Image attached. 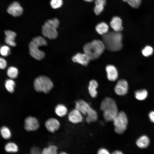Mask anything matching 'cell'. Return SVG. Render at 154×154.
Returning a JSON list of instances; mask_svg holds the SVG:
<instances>
[{
	"label": "cell",
	"instance_id": "obj_21",
	"mask_svg": "<svg viewBox=\"0 0 154 154\" xmlns=\"http://www.w3.org/2000/svg\"><path fill=\"white\" fill-rule=\"evenodd\" d=\"M109 27L106 23L102 22L97 25L96 30L99 34L104 35L108 32Z\"/></svg>",
	"mask_w": 154,
	"mask_h": 154
},
{
	"label": "cell",
	"instance_id": "obj_38",
	"mask_svg": "<svg viewBox=\"0 0 154 154\" xmlns=\"http://www.w3.org/2000/svg\"><path fill=\"white\" fill-rule=\"evenodd\" d=\"M149 116L151 121L154 123V111L150 112L149 114Z\"/></svg>",
	"mask_w": 154,
	"mask_h": 154
},
{
	"label": "cell",
	"instance_id": "obj_34",
	"mask_svg": "<svg viewBox=\"0 0 154 154\" xmlns=\"http://www.w3.org/2000/svg\"><path fill=\"white\" fill-rule=\"evenodd\" d=\"M7 66L6 61L4 58L0 57V69H4Z\"/></svg>",
	"mask_w": 154,
	"mask_h": 154
},
{
	"label": "cell",
	"instance_id": "obj_39",
	"mask_svg": "<svg viewBox=\"0 0 154 154\" xmlns=\"http://www.w3.org/2000/svg\"><path fill=\"white\" fill-rule=\"evenodd\" d=\"M113 154H122V153L118 150H116L114 151L112 153Z\"/></svg>",
	"mask_w": 154,
	"mask_h": 154
},
{
	"label": "cell",
	"instance_id": "obj_42",
	"mask_svg": "<svg viewBox=\"0 0 154 154\" xmlns=\"http://www.w3.org/2000/svg\"><path fill=\"white\" fill-rule=\"evenodd\" d=\"M123 1H125V2H127L128 1V0H122Z\"/></svg>",
	"mask_w": 154,
	"mask_h": 154
},
{
	"label": "cell",
	"instance_id": "obj_6",
	"mask_svg": "<svg viewBox=\"0 0 154 154\" xmlns=\"http://www.w3.org/2000/svg\"><path fill=\"white\" fill-rule=\"evenodd\" d=\"M34 86L35 90L37 92H42L46 94L51 90L53 87V84L48 77L40 76L35 80Z\"/></svg>",
	"mask_w": 154,
	"mask_h": 154
},
{
	"label": "cell",
	"instance_id": "obj_14",
	"mask_svg": "<svg viewBox=\"0 0 154 154\" xmlns=\"http://www.w3.org/2000/svg\"><path fill=\"white\" fill-rule=\"evenodd\" d=\"M69 121L73 123H77L82 122L83 117L81 113L76 109L72 110L68 114Z\"/></svg>",
	"mask_w": 154,
	"mask_h": 154
},
{
	"label": "cell",
	"instance_id": "obj_16",
	"mask_svg": "<svg viewBox=\"0 0 154 154\" xmlns=\"http://www.w3.org/2000/svg\"><path fill=\"white\" fill-rule=\"evenodd\" d=\"M122 24L121 19L117 16L114 17L110 23L111 28L116 32H120L122 30L123 28Z\"/></svg>",
	"mask_w": 154,
	"mask_h": 154
},
{
	"label": "cell",
	"instance_id": "obj_9",
	"mask_svg": "<svg viewBox=\"0 0 154 154\" xmlns=\"http://www.w3.org/2000/svg\"><path fill=\"white\" fill-rule=\"evenodd\" d=\"M128 89V85L127 81L125 80L121 79L117 82L114 88L116 93L120 96H124L127 93Z\"/></svg>",
	"mask_w": 154,
	"mask_h": 154
},
{
	"label": "cell",
	"instance_id": "obj_20",
	"mask_svg": "<svg viewBox=\"0 0 154 154\" xmlns=\"http://www.w3.org/2000/svg\"><path fill=\"white\" fill-rule=\"evenodd\" d=\"M54 111L57 116L62 117L66 115L68 112V109L66 107L64 104H59L55 107Z\"/></svg>",
	"mask_w": 154,
	"mask_h": 154
},
{
	"label": "cell",
	"instance_id": "obj_27",
	"mask_svg": "<svg viewBox=\"0 0 154 154\" xmlns=\"http://www.w3.org/2000/svg\"><path fill=\"white\" fill-rule=\"evenodd\" d=\"M153 52V47L149 45L145 46L142 50L143 55L145 57H148L152 55Z\"/></svg>",
	"mask_w": 154,
	"mask_h": 154
},
{
	"label": "cell",
	"instance_id": "obj_17",
	"mask_svg": "<svg viewBox=\"0 0 154 154\" xmlns=\"http://www.w3.org/2000/svg\"><path fill=\"white\" fill-rule=\"evenodd\" d=\"M6 36L5 42L7 44L12 46H15L16 43L14 41L16 36V33L12 31L7 30L5 31Z\"/></svg>",
	"mask_w": 154,
	"mask_h": 154
},
{
	"label": "cell",
	"instance_id": "obj_19",
	"mask_svg": "<svg viewBox=\"0 0 154 154\" xmlns=\"http://www.w3.org/2000/svg\"><path fill=\"white\" fill-rule=\"evenodd\" d=\"M150 140L149 138L146 135H142L137 140L136 143L137 145L141 148L147 147L149 145Z\"/></svg>",
	"mask_w": 154,
	"mask_h": 154
},
{
	"label": "cell",
	"instance_id": "obj_8",
	"mask_svg": "<svg viewBox=\"0 0 154 154\" xmlns=\"http://www.w3.org/2000/svg\"><path fill=\"white\" fill-rule=\"evenodd\" d=\"M39 127L38 120L35 117L29 116L25 120L24 127L27 131H34L37 129Z\"/></svg>",
	"mask_w": 154,
	"mask_h": 154
},
{
	"label": "cell",
	"instance_id": "obj_41",
	"mask_svg": "<svg viewBox=\"0 0 154 154\" xmlns=\"http://www.w3.org/2000/svg\"><path fill=\"white\" fill-rule=\"evenodd\" d=\"M60 153L63 154H66V153L64 152H62L61 153Z\"/></svg>",
	"mask_w": 154,
	"mask_h": 154
},
{
	"label": "cell",
	"instance_id": "obj_22",
	"mask_svg": "<svg viewBox=\"0 0 154 154\" xmlns=\"http://www.w3.org/2000/svg\"><path fill=\"white\" fill-rule=\"evenodd\" d=\"M148 92L145 89L138 90L135 92V97L139 100H143L147 97Z\"/></svg>",
	"mask_w": 154,
	"mask_h": 154
},
{
	"label": "cell",
	"instance_id": "obj_7",
	"mask_svg": "<svg viewBox=\"0 0 154 154\" xmlns=\"http://www.w3.org/2000/svg\"><path fill=\"white\" fill-rule=\"evenodd\" d=\"M115 132L119 134H122L126 130L128 123L126 114L123 111L118 112L113 121Z\"/></svg>",
	"mask_w": 154,
	"mask_h": 154
},
{
	"label": "cell",
	"instance_id": "obj_11",
	"mask_svg": "<svg viewBox=\"0 0 154 154\" xmlns=\"http://www.w3.org/2000/svg\"><path fill=\"white\" fill-rule=\"evenodd\" d=\"M7 11L10 14L16 17L20 16L22 14L23 9L18 2L14 1L9 5Z\"/></svg>",
	"mask_w": 154,
	"mask_h": 154
},
{
	"label": "cell",
	"instance_id": "obj_24",
	"mask_svg": "<svg viewBox=\"0 0 154 154\" xmlns=\"http://www.w3.org/2000/svg\"><path fill=\"white\" fill-rule=\"evenodd\" d=\"M5 151L8 152L15 153L18 151V148L17 145L13 142H9L5 146Z\"/></svg>",
	"mask_w": 154,
	"mask_h": 154
},
{
	"label": "cell",
	"instance_id": "obj_29",
	"mask_svg": "<svg viewBox=\"0 0 154 154\" xmlns=\"http://www.w3.org/2000/svg\"><path fill=\"white\" fill-rule=\"evenodd\" d=\"M44 24L52 26L57 29L58 27L59 22L57 19L55 18L47 20Z\"/></svg>",
	"mask_w": 154,
	"mask_h": 154
},
{
	"label": "cell",
	"instance_id": "obj_18",
	"mask_svg": "<svg viewBox=\"0 0 154 154\" xmlns=\"http://www.w3.org/2000/svg\"><path fill=\"white\" fill-rule=\"evenodd\" d=\"M98 86L97 82L95 80H92L89 83L88 87L89 92L91 96L94 98L96 97L97 94L96 89Z\"/></svg>",
	"mask_w": 154,
	"mask_h": 154
},
{
	"label": "cell",
	"instance_id": "obj_33",
	"mask_svg": "<svg viewBox=\"0 0 154 154\" xmlns=\"http://www.w3.org/2000/svg\"><path fill=\"white\" fill-rule=\"evenodd\" d=\"M104 6L99 5H95L94 8V11L96 15L100 14L103 11Z\"/></svg>",
	"mask_w": 154,
	"mask_h": 154
},
{
	"label": "cell",
	"instance_id": "obj_36",
	"mask_svg": "<svg viewBox=\"0 0 154 154\" xmlns=\"http://www.w3.org/2000/svg\"><path fill=\"white\" fill-rule=\"evenodd\" d=\"M31 153L32 154H39L40 153V151L38 148L37 147H32L31 150Z\"/></svg>",
	"mask_w": 154,
	"mask_h": 154
},
{
	"label": "cell",
	"instance_id": "obj_35",
	"mask_svg": "<svg viewBox=\"0 0 154 154\" xmlns=\"http://www.w3.org/2000/svg\"><path fill=\"white\" fill-rule=\"evenodd\" d=\"M95 5H100L104 6L106 3V0H95Z\"/></svg>",
	"mask_w": 154,
	"mask_h": 154
},
{
	"label": "cell",
	"instance_id": "obj_10",
	"mask_svg": "<svg viewBox=\"0 0 154 154\" xmlns=\"http://www.w3.org/2000/svg\"><path fill=\"white\" fill-rule=\"evenodd\" d=\"M42 32L44 36L50 39H55L58 36L56 28L45 24L42 27Z\"/></svg>",
	"mask_w": 154,
	"mask_h": 154
},
{
	"label": "cell",
	"instance_id": "obj_28",
	"mask_svg": "<svg viewBox=\"0 0 154 154\" xmlns=\"http://www.w3.org/2000/svg\"><path fill=\"white\" fill-rule=\"evenodd\" d=\"M0 132L2 137L5 139H9L11 136V133L10 130L6 127H2L1 129Z\"/></svg>",
	"mask_w": 154,
	"mask_h": 154
},
{
	"label": "cell",
	"instance_id": "obj_13",
	"mask_svg": "<svg viewBox=\"0 0 154 154\" xmlns=\"http://www.w3.org/2000/svg\"><path fill=\"white\" fill-rule=\"evenodd\" d=\"M72 61L83 66L88 65L90 60L89 57L84 53H78L74 56L72 58Z\"/></svg>",
	"mask_w": 154,
	"mask_h": 154
},
{
	"label": "cell",
	"instance_id": "obj_1",
	"mask_svg": "<svg viewBox=\"0 0 154 154\" xmlns=\"http://www.w3.org/2000/svg\"><path fill=\"white\" fill-rule=\"evenodd\" d=\"M122 38L120 32H108L102 35V41L106 48L112 52L119 51L122 49Z\"/></svg>",
	"mask_w": 154,
	"mask_h": 154
},
{
	"label": "cell",
	"instance_id": "obj_3",
	"mask_svg": "<svg viewBox=\"0 0 154 154\" xmlns=\"http://www.w3.org/2000/svg\"><path fill=\"white\" fill-rule=\"evenodd\" d=\"M100 109L103 112V115L107 121H113L118 112L116 103L112 98L108 97L102 102Z\"/></svg>",
	"mask_w": 154,
	"mask_h": 154
},
{
	"label": "cell",
	"instance_id": "obj_31",
	"mask_svg": "<svg viewBox=\"0 0 154 154\" xmlns=\"http://www.w3.org/2000/svg\"><path fill=\"white\" fill-rule=\"evenodd\" d=\"M10 49L9 47L6 45L2 46L0 48V53L3 56H6L10 54Z\"/></svg>",
	"mask_w": 154,
	"mask_h": 154
},
{
	"label": "cell",
	"instance_id": "obj_32",
	"mask_svg": "<svg viewBox=\"0 0 154 154\" xmlns=\"http://www.w3.org/2000/svg\"><path fill=\"white\" fill-rule=\"evenodd\" d=\"M127 2L133 8H137L140 6L141 0H128Z\"/></svg>",
	"mask_w": 154,
	"mask_h": 154
},
{
	"label": "cell",
	"instance_id": "obj_26",
	"mask_svg": "<svg viewBox=\"0 0 154 154\" xmlns=\"http://www.w3.org/2000/svg\"><path fill=\"white\" fill-rule=\"evenodd\" d=\"M15 83L12 79L7 80L5 83V86L7 90L10 93H13L14 90Z\"/></svg>",
	"mask_w": 154,
	"mask_h": 154
},
{
	"label": "cell",
	"instance_id": "obj_37",
	"mask_svg": "<svg viewBox=\"0 0 154 154\" xmlns=\"http://www.w3.org/2000/svg\"><path fill=\"white\" fill-rule=\"evenodd\" d=\"M98 153L99 154H109L110 153L106 149L104 148H101L99 150Z\"/></svg>",
	"mask_w": 154,
	"mask_h": 154
},
{
	"label": "cell",
	"instance_id": "obj_4",
	"mask_svg": "<svg viewBox=\"0 0 154 154\" xmlns=\"http://www.w3.org/2000/svg\"><path fill=\"white\" fill-rule=\"evenodd\" d=\"M47 42L43 37L38 36L34 38L29 45V53L36 60H40L45 56L44 52L39 49L41 46L47 45Z\"/></svg>",
	"mask_w": 154,
	"mask_h": 154
},
{
	"label": "cell",
	"instance_id": "obj_2",
	"mask_svg": "<svg viewBox=\"0 0 154 154\" xmlns=\"http://www.w3.org/2000/svg\"><path fill=\"white\" fill-rule=\"evenodd\" d=\"M106 48L102 41L94 40L85 44L83 46L84 53L89 58L90 60L98 58L103 54Z\"/></svg>",
	"mask_w": 154,
	"mask_h": 154
},
{
	"label": "cell",
	"instance_id": "obj_5",
	"mask_svg": "<svg viewBox=\"0 0 154 154\" xmlns=\"http://www.w3.org/2000/svg\"><path fill=\"white\" fill-rule=\"evenodd\" d=\"M75 108L79 110L81 113L87 115L86 118L87 122L96 121L98 118L96 112L90 106L89 104L83 100L77 101L75 104Z\"/></svg>",
	"mask_w": 154,
	"mask_h": 154
},
{
	"label": "cell",
	"instance_id": "obj_12",
	"mask_svg": "<svg viewBox=\"0 0 154 154\" xmlns=\"http://www.w3.org/2000/svg\"><path fill=\"white\" fill-rule=\"evenodd\" d=\"M45 126L48 131L53 133L59 129L60 123L57 119L52 117L46 120L45 123Z\"/></svg>",
	"mask_w": 154,
	"mask_h": 154
},
{
	"label": "cell",
	"instance_id": "obj_25",
	"mask_svg": "<svg viewBox=\"0 0 154 154\" xmlns=\"http://www.w3.org/2000/svg\"><path fill=\"white\" fill-rule=\"evenodd\" d=\"M18 74V71L17 68L11 66L8 69L7 74L10 78L12 79L15 78L17 77Z\"/></svg>",
	"mask_w": 154,
	"mask_h": 154
},
{
	"label": "cell",
	"instance_id": "obj_23",
	"mask_svg": "<svg viewBox=\"0 0 154 154\" xmlns=\"http://www.w3.org/2000/svg\"><path fill=\"white\" fill-rule=\"evenodd\" d=\"M57 147L54 145H50L44 148L41 151L43 154H56L57 153Z\"/></svg>",
	"mask_w": 154,
	"mask_h": 154
},
{
	"label": "cell",
	"instance_id": "obj_40",
	"mask_svg": "<svg viewBox=\"0 0 154 154\" xmlns=\"http://www.w3.org/2000/svg\"><path fill=\"white\" fill-rule=\"evenodd\" d=\"M85 1L88 2H92L94 1V0H84Z\"/></svg>",
	"mask_w": 154,
	"mask_h": 154
},
{
	"label": "cell",
	"instance_id": "obj_30",
	"mask_svg": "<svg viewBox=\"0 0 154 154\" xmlns=\"http://www.w3.org/2000/svg\"><path fill=\"white\" fill-rule=\"evenodd\" d=\"M62 0H51L50 5L54 9H56L60 7L62 5Z\"/></svg>",
	"mask_w": 154,
	"mask_h": 154
},
{
	"label": "cell",
	"instance_id": "obj_15",
	"mask_svg": "<svg viewBox=\"0 0 154 154\" xmlns=\"http://www.w3.org/2000/svg\"><path fill=\"white\" fill-rule=\"evenodd\" d=\"M108 79L110 81L116 80L118 77V72L116 68L112 65H108L106 68Z\"/></svg>",
	"mask_w": 154,
	"mask_h": 154
}]
</instances>
